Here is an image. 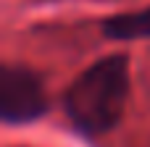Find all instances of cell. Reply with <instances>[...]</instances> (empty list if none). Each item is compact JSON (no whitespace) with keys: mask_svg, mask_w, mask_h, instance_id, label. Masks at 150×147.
<instances>
[{"mask_svg":"<svg viewBox=\"0 0 150 147\" xmlns=\"http://www.w3.org/2000/svg\"><path fill=\"white\" fill-rule=\"evenodd\" d=\"M129 97V58L113 53L87 66L63 92V113L71 126L87 137L113 132L124 116Z\"/></svg>","mask_w":150,"mask_h":147,"instance_id":"obj_1","label":"cell"},{"mask_svg":"<svg viewBox=\"0 0 150 147\" xmlns=\"http://www.w3.org/2000/svg\"><path fill=\"white\" fill-rule=\"evenodd\" d=\"M47 113V92L40 79L26 66L3 63L0 66V121L5 126H26Z\"/></svg>","mask_w":150,"mask_h":147,"instance_id":"obj_2","label":"cell"},{"mask_svg":"<svg viewBox=\"0 0 150 147\" xmlns=\"http://www.w3.org/2000/svg\"><path fill=\"white\" fill-rule=\"evenodd\" d=\"M103 34L119 42L150 39V5L129 13H113L103 21Z\"/></svg>","mask_w":150,"mask_h":147,"instance_id":"obj_3","label":"cell"}]
</instances>
